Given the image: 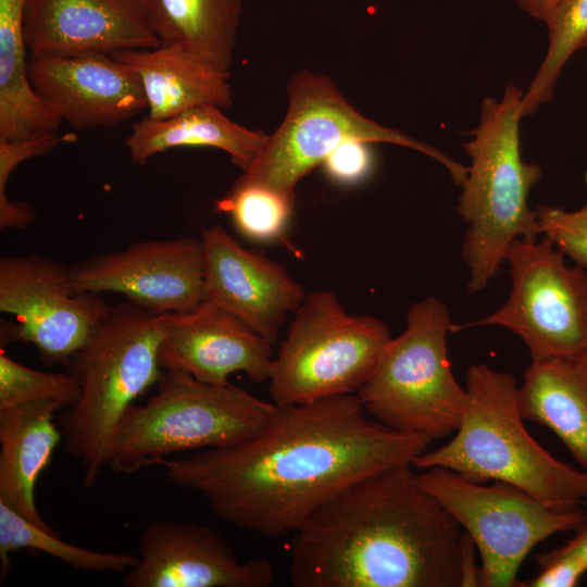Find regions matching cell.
Listing matches in <instances>:
<instances>
[{"mask_svg":"<svg viewBox=\"0 0 587 587\" xmlns=\"http://www.w3.org/2000/svg\"><path fill=\"white\" fill-rule=\"evenodd\" d=\"M432 441L370 419L351 394L276 404L252 437L160 465L171 483L202 495L218 519L279 537L298 532L352 485L412 464Z\"/></svg>","mask_w":587,"mask_h":587,"instance_id":"1","label":"cell"},{"mask_svg":"<svg viewBox=\"0 0 587 587\" xmlns=\"http://www.w3.org/2000/svg\"><path fill=\"white\" fill-rule=\"evenodd\" d=\"M412 464L370 476L294 534L295 587L479 586L475 544Z\"/></svg>","mask_w":587,"mask_h":587,"instance_id":"2","label":"cell"},{"mask_svg":"<svg viewBox=\"0 0 587 587\" xmlns=\"http://www.w3.org/2000/svg\"><path fill=\"white\" fill-rule=\"evenodd\" d=\"M465 389L467 404L454 437L421 453L413 467L440 466L480 484L504 482L555 511L578 509L587 499V472L553 458L527 432L515 378L474 364L466 372Z\"/></svg>","mask_w":587,"mask_h":587,"instance_id":"3","label":"cell"},{"mask_svg":"<svg viewBox=\"0 0 587 587\" xmlns=\"http://www.w3.org/2000/svg\"><path fill=\"white\" fill-rule=\"evenodd\" d=\"M524 92L505 86L500 100L486 97L480 121L463 143L471 166L459 197L460 217L469 226L462 258L469 268L471 294L483 290L505 262L515 239L534 241L541 234L535 210L527 203L542 170L521 155L520 121Z\"/></svg>","mask_w":587,"mask_h":587,"instance_id":"4","label":"cell"},{"mask_svg":"<svg viewBox=\"0 0 587 587\" xmlns=\"http://www.w3.org/2000/svg\"><path fill=\"white\" fill-rule=\"evenodd\" d=\"M161 341L160 314L121 303L110 308L67 363L79 396L60 429L65 451L84 466L85 487H92L108 465L113 435L127 410L161 378Z\"/></svg>","mask_w":587,"mask_h":587,"instance_id":"5","label":"cell"},{"mask_svg":"<svg viewBox=\"0 0 587 587\" xmlns=\"http://www.w3.org/2000/svg\"><path fill=\"white\" fill-rule=\"evenodd\" d=\"M276 404L232 384L210 385L180 370H165L157 392L132 405L110 445L108 465L135 473L160 465L168 455L221 448L257 434Z\"/></svg>","mask_w":587,"mask_h":587,"instance_id":"6","label":"cell"},{"mask_svg":"<svg viewBox=\"0 0 587 587\" xmlns=\"http://www.w3.org/2000/svg\"><path fill=\"white\" fill-rule=\"evenodd\" d=\"M405 320L357 396L382 424L441 439L459 428L467 404L448 357L447 334L454 326L447 305L433 296L411 304Z\"/></svg>","mask_w":587,"mask_h":587,"instance_id":"7","label":"cell"},{"mask_svg":"<svg viewBox=\"0 0 587 587\" xmlns=\"http://www.w3.org/2000/svg\"><path fill=\"white\" fill-rule=\"evenodd\" d=\"M390 339L385 322L349 314L333 292L307 294L273 358L272 401L291 405L357 394Z\"/></svg>","mask_w":587,"mask_h":587,"instance_id":"8","label":"cell"},{"mask_svg":"<svg viewBox=\"0 0 587 587\" xmlns=\"http://www.w3.org/2000/svg\"><path fill=\"white\" fill-rule=\"evenodd\" d=\"M283 123L253 165L237 182L257 184L295 198V188L339 145L357 139L415 149L442 164L457 185L467 167L440 150L362 115L325 75L301 72L289 84Z\"/></svg>","mask_w":587,"mask_h":587,"instance_id":"9","label":"cell"},{"mask_svg":"<svg viewBox=\"0 0 587 587\" xmlns=\"http://www.w3.org/2000/svg\"><path fill=\"white\" fill-rule=\"evenodd\" d=\"M416 478L473 539L480 554L479 586L512 587L529 551L553 534L575 530L587 514L550 509L504 482L485 486L434 466Z\"/></svg>","mask_w":587,"mask_h":587,"instance_id":"10","label":"cell"},{"mask_svg":"<svg viewBox=\"0 0 587 587\" xmlns=\"http://www.w3.org/2000/svg\"><path fill=\"white\" fill-rule=\"evenodd\" d=\"M550 239H515L505 254L511 292L505 303L466 327L497 325L517 335L532 360L587 350V272L569 266Z\"/></svg>","mask_w":587,"mask_h":587,"instance_id":"11","label":"cell"},{"mask_svg":"<svg viewBox=\"0 0 587 587\" xmlns=\"http://www.w3.org/2000/svg\"><path fill=\"white\" fill-rule=\"evenodd\" d=\"M111 305L79 291L71 270L38 254L0 259V311L13 315L5 339L34 345L48 363H68L87 344Z\"/></svg>","mask_w":587,"mask_h":587,"instance_id":"12","label":"cell"},{"mask_svg":"<svg viewBox=\"0 0 587 587\" xmlns=\"http://www.w3.org/2000/svg\"><path fill=\"white\" fill-rule=\"evenodd\" d=\"M70 270L77 290L118 294L157 315L189 312L205 300L202 242L195 237L134 242Z\"/></svg>","mask_w":587,"mask_h":587,"instance_id":"13","label":"cell"},{"mask_svg":"<svg viewBox=\"0 0 587 587\" xmlns=\"http://www.w3.org/2000/svg\"><path fill=\"white\" fill-rule=\"evenodd\" d=\"M122 582L124 587H268L274 572L265 559L239 562L208 525L167 520L142 529L138 561Z\"/></svg>","mask_w":587,"mask_h":587,"instance_id":"14","label":"cell"},{"mask_svg":"<svg viewBox=\"0 0 587 587\" xmlns=\"http://www.w3.org/2000/svg\"><path fill=\"white\" fill-rule=\"evenodd\" d=\"M205 300L276 342L289 312L307 294L286 267L241 246L222 226L202 228Z\"/></svg>","mask_w":587,"mask_h":587,"instance_id":"15","label":"cell"},{"mask_svg":"<svg viewBox=\"0 0 587 587\" xmlns=\"http://www.w3.org/2000/svg\"><path fill=\"white\" fill-rule=\"evenodd\" d=\"M24 37L30 59L160 47L145 0H27Z\"/></svg>","mask_w":587,"mask_h":587,"instance_id":"16","label":"cell"},{"mask_svg":"<svg viewBox=\"0 0 587 587\" xmlns=\"http://www.w3.org/2000/svg\"><path fill=\"white\" fill-rule=\"evenodd\" d=\"M37 96L75 129L112 127L147 109L137 74L103 53L30 59Z\"/></svg>","mask_w":587,"mask_h":587,"instance_id":"17","label":"cell"},{"mask_svg":"<svg viewBox=\"0 0 587 587\" xmlns=\"http://www.w3.org/2000/svg\"><path fill=\"white\" fill-rule=\"evenodd\" d=\"M160 316L162 369L184 371L210 385L228 384L236 372L254 383L268 380L273 345L230 313L203 301L192 311Z\"/></svg>","mask_w":587,"mask_h":587,"instance_id":"18","label":"cell"},{"mask_svg":"<svg viewBox=\"0 0 587 587\" xmlns=\"http://www.w3.org/2000/svg\"><path fill=\"white\" fill-rule=\"evenodd\" d=\"M64 407L41 399L0 409V502L51 532L36 507L35 487L62 441L54 414Z\"/></svg>","mask_w":587,"mask_h":587,"instance_id":"19","label":"cell"},{"mask_svg":"<svg viewBox=\"0 0 587 587\" xmlns=\"http://www.w3.org/2000/svg\"><path fill=\"white\" fill-rule=\"evenodd\" d=\"M110 55L139 77L152 120L200 104L232 105L230 73L212 67L183 47L120 50Z\"/></svg>","mask_w":587,"mask_h":587,"instance_id":"20","label":"cell"},{"mask_svg":"<svg viewBox=\"0 0 587 587\" xmlns=\"http://www.w3.org/2000/svg\"><path fill=\"white\" fill-rule=\"evenodd\" d=\"M517 395L523 419L550 428L587 472V350L532 360Z\"/></svg>","mask_w":587,"mask_h":587,"instance_id":"21","label":"cell"},{"mask_svg":"<svg viewBox=\"0 0 587 587\" xmlns=\"http://www.w3.org/2000/svg\"><path fill=\"white\" fill-rule=\"evenodd\" d=\"M270 137L262 130H252L233 122L214 104H200L164 120L142 117L132 124L125 145L133 162L140 165L172 148H217L245 172L263 153Z\"/></svg>","mask_w":587,"mask_h":587,"instance_id":"22","label":"cell"},{"mask_svg":"<svg viewBox=\"0 0 587 587\" xmlns=\"http://www.w3.org/2000/svg\"><path fill=\"white\" fill-rule=\"evenodd\" d=\"M27 0H0V139L57 133L62 120L37 96L28 77L24 15Z\"/></svg>","mask_w":587,"mask_h":587,"instance_id":"23","label":"cell"},{"mask_svg":"<svg viewBox=\"0 0 587 587\" xmlns=\"http://www.w3.org/2000/svg\"><path fill=\"white\" fill-rule=\"evenodd\" d=\"M160 46H179L229 72L242 0H145Z\"/></svg>","mask_w":587,"mask_h":587,"instance_id":"24","label":"cell"},{"mask_svg":"<svg viewBox=\"0 0 587 587\" xmlns=\"http://www.w3.org/2000/svg\"><path fill=\"white\" fill-rule=\"evenodd\" d=\"M28 549L50 554L73 569L88 572L126 573L138 561L133 553L90 550L63 540L57 530L45 529L0 502L1 583L11 567V553Z\"/></svg>","mask_w":587,"mask_h":587,"instance_id":"25","label":"cell"},{"mask_svg":"<svg viewBox=\"0 0 587 587\" xmlns=\"http://www.w3.org/2000/svg\"><path fill=\"white\" fill-rule=\"evenodd\" d=\"M549 47L524 93L523 117L532 115L552 97L555 83L570 57L587 46V0H557L546 22Z\"/></svg>","mask_w":587,"mask_h":587,"instance_id":"26","label":"cell"},{"mask_svg":"<svg viewBox=\"0 0 587 587\" xmlns=\"http://www.w3.org/2000/svg\"><path fill=\"white\" fill-rule=\"evenodd\" d=\"M294 198L271 188L236 182L218 207L229 214L235 227L247 238L268 241L283 235Z\"/></svg>","mask_w":587,"mask_h":587,"instance_id":"27","label":"cell"},{"mask_svg":"<svg viewBox=\"0 0 587 587\" xmlns=\"http://www.w3.org/2000/svg\"><path fill=\"white\" fill-rule=\"evenodd\" d=\"M78 396L77 380L70 372L37 371L0 351V409L41 399H58L70 408Z\"/></svg>","mask_w":587,"mask_h":587,"instance_id":"28","label":"cell"},{"mask_svg":"<svg viewBox=\"0 0 587 587\" xmlns=\"http://www.w3.org/2000/svg\"><path fill=\"white\" fill-rule=\"evenodd\" d=\"M76 135L68 133L58 135L46 134L38 137L8 140L0 139V227L24 229L35 220L36 214L23 202L10 201L7 185L14 168L22 162L37 155L47 154L58 145L74 141Z\"/></svg>","mask_w":587,"mask_h":587,"instance_id":"29","label":"cell"},{"mask_svg":"<svg viewBox=\"0 0 587 587\" xmlns=\"http://www.w3.org/2000/svg\"><path fill=\"white\" fill-rule=\"evenodd\" d=\"M585 180L587 186V172ZM535 211L541 234L576 265L587 270V200L573 212L551 205H538Z\"/></svg>","mask_w":587,"mask_h":587,"instance_id":"30","label":"cell"},{"mask_svg":"<svg viewBox=\"0 0 587 587\" xmlns=\"http://www.w3.org/2000/svg\"><path fill=\"white\" fill-rule=\"evenodd\" d=\"M538 574L520 587H574L587 572V562L562 546L537 555Z\"/></svg>","mask_w":587,"mask_h":587,"instance_id":"31","label":"cell"},{"mask_svg":"<svg viewBox=\"0 0 587 587\" xmlns=\"http://www.w3.org/2000/svg\"><path fill=\"white\" fill-rule=\"evenodd\" d=\"M369 142L349 139L339 145L323 164L329 177L340 183L362 179L371 170L372 155Z\"/></svg>","mask_w":587,"mask_h":587,"instance_id":"32","label":"cell"},{"mask_svg":"<svg viewBox=\"0 0 587 587\" xmlns=\"http://www.w3.org/2000/svg\"><path fill=\"white\" fill-rule=\"evenodd\" d=\"M517 5L533 17L546 23L553 10L557 0H513Z\"/></svg>","mask_w":587,"mask_h":587,"instance_id":"33","label":"cell"},{"mask_svg":"<svg viewBox=\"0 0 587 587\" xmlns=\"http://www.w3.org/2000/svg\"><path fill=\"white\" fill-rule=\"evenodd\" d=\"M574 532V536L562 547L577 553L587 562V516Z\"/></svg>","mask_w":587,"mask_h":587,"instance_id":"34","label":"cell"}]
</instances>
